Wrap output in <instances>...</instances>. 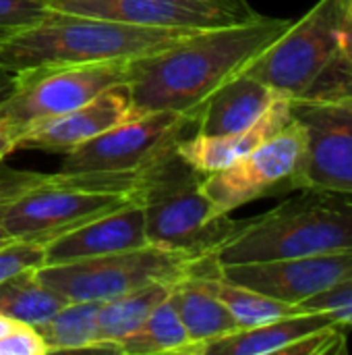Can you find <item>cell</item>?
I'll return each mask as SVG.
<instances>
[{
    "label": "cell",
    "instance_id": "6da1fadb",
    "mask_svg": "<svg viewBox=\"0 0 352 355\" xmlns=\"http://www.w3.org/2000/svg\"><path fill=\"white\" fill-rule=\"evenodd\" d=\"M293 19L257 15L249 21L199 29L129 62L127 89L137 114L170 110L193 121L199 106L272 46Z\"/></svg>",
    "mask_w": 352,
    "mask_h": 355
},
{
    "label": "cell",
    "instance_id": "7a4b0ae2",
    "mask_svg": "<svg viewBox=\"0 0 352 355\" xmlns=\"http://www.w3.org/2000/svg\"><path fill=\"white\" fill-rule=\"evenodd\" d=\"M178 137L143 166L133 196L143 208L149 245L201 260L216 256L245 227V220L216 214L201 185L203 173L183 158L176 148Z\"/></svg>",
    "mask_w": 352,
    "mask_h": 355
},
{
    "label": "cell",
    "instance_id": "3957f363",
    "mask_svg": "<svg viewBox=\"0 0 352 355\" xmlns=\"http://www.w3.org/2000/svg\"><path fill=\"white\" fill-rule=\"evenodd\" d=\"M199 29L141 27L120 21L50 12L0 44V67L21 73L41 67L135 60Z\"/></svg>",
    "mask_w": 352,
    "mask_h": 355
},
{
    "label": "cell",
    "instance_id": "277c9868",
    "mask_svg": "<svg viewBox=\"0 0 352 355\" xmlns=\"http://www.w3.org/2000/svg\"><path fill=\"white\" fill-rule=\"evenodd\" d=\"M352 250V196L309 191L278 208L247 218L245 227L218 250L216 262L249 264Z\"/></svg>",
    "mask_w": 352,
    "mask_h": 355
},
{
    "label": "cell",
    "instance_id": "5b68a950",
    "mask_svg": "<svg viewBox=\"0 0 352 355\" xmlns=\"http://www.w3.org/2000/svg\"><path fill=\"white\" fill-rule=\"evenodd\" d=\"M143 171V168H141ZM139 173H54L17 193L0 223L12 241L48 243L54 237L127 204Z\"/></svg>",
    "mask_w": 352,
    "mask_h": 355
},
{
    "label": "cell",
    "instance_id": "8992f818",
    "mask_svg": "<svg viewBox=\"0 0 352 355\" xmlns=\"http://www.w3.org/2000/svg\"><path fill=\"white\" fill-rule=\"evenodd\" d=\"M338 17L340 0H317L245 73L290 100L352 92L336 64Z\"/></svg>",
    "mask_w": 352,
    "mask_h": 355
},
{
    "label": "cell",
    "instance_id": "52a82bcc",
    "mask_svg": "<svg viewBox=\"0 0 352 355\" xmlns=\"http://www.w3.org/2000/svg\"><path fill=\"white\" fill-rule=\"evenodd\" d=\"M193 262L197 260L147 243L137 250L41 266L37 277L66 304H104L156 281H176L189 272Z\"/></svg>",
    "mask_w": 352,
    "mask_h": 355
},
{
    "label": "cell",
    "instance_id": "ba28073f",
    "mask_svg": "<svg viewBox=\"0 0 352 355\" xmlns=\"http://www.w3.org/2000/svg\"><path fill=\"white\" fill-rule=\"evenodd\" d=\"M131 60L41 67L17 73L15 89L0 102V119L12 135L79 108L102 92L127 83Z\"/></svg>",
    "mask_w": 352,
    "mask_h": 355
},
{
    "label": "cell",
    "instance_id": "9c48e42d",
    "mask_svg": "<svg viewBox=\"0 0 352 355\" xmlns=\"http://www.w3.org/2000/svg\"><path fill=\"white\" fill-rule=\"evenodd\" d=\"M305 152L303 127L293 119L284 129L257 146L234 164L203 175V191L216 214H230L237 208L299 189V173Z\"/></svg>",
    "mask_w": 352,
    "mask_h": 355
},
{
    "label": "cell",
    "instance_id": "30bf717a",
    "mask_svg": "<svg viewBox=\"0 0 352 355\" xmlns=\"http://www.w3.org/2000/svg\"><path fill=\"white\" fill-rule=\"evenodd\" d=\"M303 127L299 189L352 196V92L290 100Z\"/></svg>",
    "mask_w": 352,
    "mask_h": 355
},
{
    "label": "cell",
    "instance_id": "8fae6325",
    "mask_svg": "<svg viewBox=\"0 0 352 355\" xmlns=\"http://www.w3.org/2000/svg\"><path fill=\"white\" fill-rule=\"evenodd\" d=\"M191 129L189 116L170 110L137 114L64 154L58 173H139L170 139Z\"/></svg>",
    "mask_w": 352,
    "mask_h": 355
},
{
    "label": "cell",
    "instance_id": "7c38bea8",
    "mask_svg": "<svg viewBox=\"0 0 352 355\" xmlns=\"http://www.w3.org/2000/svg\"><path fill=\"white\" fill-rule=\"evenodd\" d=\"M52 12L100 17L141 27L212 29L259 12L247 0H46Z\"/></svg>",
    "mask_w": 352,
    "mask_h": 355
},
{
    "label": "cell",
    "instance_id": "4fadbf2b",
    "mask_svg": "<svg viewBox=\"0 0 352 355\" xmlns=\"http://www.w3.org/2000/svg\"><path fill=\"white\" fill-rule=\"evenodd\" d=\"M218 268L220 275L234 285L301 306L303 302L352 279V250L270 262L218 264Z\"/></svg>",
    "mask_w": 352,
    "mask_h": 355
},
{
    "label": "cell",
    "instance_id": "5bb4252c",
    "mask_svg": "<svg viewBox=\"0 0 352 355\" xmlns=\"http://www.w3.org/2000/svg\"><path fill=\"white\" fill-rule=\"evenodd\" d=\"M133 116H137V112L133 108L127 83H120L79 108L23 129L15 135V146L17 150H44L64 156Z\"/></svg>",
    "mask_w": 352,
    "mask_h": 355
},
{
    "label": "cell",
    "instance_id": "9a60e30c",
    "mask_svg": "<svg viewBox=\"0 0 352 355\" xmlns=\"http://www.w3.org/2000/svg\"><path fill=\"white\" fill-rule=\"evenodd\" d=\"M143 245H147L143 208L133 196L120 208L44 243V266L137 250Z\"/></svg>",
    "mask_w": 352,
    "mask_h": 355
},
{
    "label": "cell",
    "instance_id": "2e32d148",
    "mask_svg": "<svg viewBox=\"0 0 352 355\" xmlns=\"http://www.w3.org/2000/svg\"><path fill=\"white\" fill-rule=\"evenodd\" d=\"M293 119L290 98L280 96L251 127L228 135H199L187 131L178 137L176 148L193 168L207 175L245 158L266 139L284 129Z\"/></svg>",
    "mask_w": 352,
    "mask_h": 355
},
{
    "label": "cell",
    "instance_id": "e0dca14e",
    "mask_svg": "<svg viewBox=\"0 0 352 355\" xmlns=\"http://www.w3.org/2000/svg\"><path fill=\"white\" fill-rule=\"evenodd\" d=\"M276 89L249 73H239L222 83L195 112L193 133L228 135L251 127L280 98Z\"/></svg>",
    "mask_w": 352,
    "mask_h": 355
},
{
    "label": "cell",
    "instance_id": "ac0fdd59",
    "mask_svg": "<svg viewBox=\"0 0 352 355\" xmlns=\"http://www.w3.org/2000/svg\"><path fill=\"white\" fill-rule=\"evenodd\" d=\"M332 322L336 320L326 312L293 314L253 329H241L212 343L205 355H286L303 337Z\"/></svg>",
    "mask_w": 352,
    "mask_h": 355
},
{
    "label": "cell",
    "instance_id": "d6986e66",
    "mask_svg": "<svg viewBox=\"0 0 352 355\" xmlns=\"http://www.w3.org/2000/svg\"><path fill=\"white\" fill-rule=\"evenodd\" d=\"M172 302L180 322L197 347V355H205V349L212 343L241 331L226 306L193 275L191 268L176 281Z\"/></svg>",
    "mask_w": 352,
    "mask_h": 355
},
{
    "label": "cell",
    "instance_id": "ffe728a7",
    "mask_svg": "<svg viewBox=\"0 0 352 355\" xmlns=\"http://www.w3.org/2000/svg\"><path fill=\"white\" fill-rule=\"evenodd\" d=\"M176 281H156L116 300L100 304L98 352H114L118 341L135 333L154 314V310L170 297Z\"/></svg>",
    "mask_w": 352,
    "mask_h": 355
},
{
    "label": "cell",
    "instance_id": "44dd1931",
    "mask_svg": "<svg viewBox=\"0 0 352 355\" xmlns=\"http://www.w3.org/2000/svg\"><path fill=\"white\" fill-rule=\"evenodd\" d=\"M114 352L124 355H197V347L180 322L170 293V297L162 302L135 333L116 343Z\"/></svg>",
    "mask_w": 352,
    "mask_h": 355
},
{
    "label": "cell",
    "instance_id": "7402d4cb",
    "mask_svg": "<svg viewBox=\"0 0 352 355\" xmlns=\"http://www.w3.org/2000/svg\"><path fill=\"white\" fill-rule=\"evenodd\" d=\"M66 302L41 283L37 268H25L0 281V314L12 322L39 327Z\"/></svg>",
    "mask_w": 352,
    "mask_h": 355
},
{
    "label": "cell",
    "instance_id": "603a6c76",
    "mask_svg": "<svg viewBox=\"0 0 352 355\" xmlns=\"http://www.w3.org/2000/svg\"><path fill=\"white\" fill-rule=\"evenodd\" d=\"M98 312L100 304L95 302H68L54 316L35 327L48 354L98 349Z\"/></svg>",
    "mask_w": 352,
    "mask_h": 355
},
{
    "label": "cell",
    "instance_id": "cb8c5ba5",
    "mask_svg": "<svg viewBox=\"0 0 352 355\" xmlns=\"http://www.w3.org/2000/svg\"><path fill=\"white\" fill-rule=\"evenodd\" d=\"M46 0H0V44L50 15Z\"/></svg>",
    "mask_w": 352,
    "mask_h": 355
},
{
    "label": "cell",
    "instance_id": "d4e9b609",
    "mask_svg": "<svg viewBox=\"0 0 352 355\" xmlns=\"http://www.w3.org/2000/svg\"><path fill=\"white\" fill-rule=\"evenodd\" d=\"M305 312H326L338 324L352 329V279L301 304Z\"/></svg>",
    "mask_w": 352,
    "mask_h": 355
},
{
    "label": "cell",
    "instance_id": "484cf974",
    "mask_svg": "<svg viewBox=\"0 0 352 355\" xmlns=\"http://www.w3.org/2000/svg\"><path fill=\"white\" fill-rule=\"evenodd\" d=\"M44 266V245L12 241L0 248V281L21 272L25 268H41Z\"/></svg>",
    "mask_w": 352,
    "mask_h": 355
},
{
    "label": "cell",
    "instance_id": "4316f807",
    "mask_svg": "<svg viewBox=\"0 0 352 355\" xmlns=\"http://www.w3.org/2000/svg\"><path fill=\"white\" fill-rule=\"evenodd\" d=\"M44 173H33V171H19L12 166H6L4 160L0 162V216L4 206L21 191H25L27 187L35 185L37 181H41ZM12 243V239L6 235L2 223H0V248Z\"/></svg>",
    "mask_w": 352,
    "mask_h": 355
},
{
    "label": "cell",
    "instance_id": "83f0119b",
    "mask_svg": "<svg viewBox=\"0 0 352 355\" xmlns=\"http://www.w3.org/2000/svg\"><path fill=\"white\" fill-rule=\"evenodd\" d=\"M48 347L35 327L15 322L0 337V355H46Z\"/></svg>",
    "mask_w": 352,
    "mask_h": 355
},
{
    "label": "cell",
    "instance_id": "f1b7e54d",
    "mask_svg": "<svg viewBox=\"0 0 352 355\" xmlns=\"http://www.w3.org/2000/svg\"><path fill=\"white\" fill-rule=\"evenodd\" d=\"M338 71L352 89V0H340L338 17Z\"/></svg>",
    "mask_w": 352,
    "mask_h": 355
},
{
    "label": "cell",
    "instance_id": "f546056e",
    "mask_svg": "<svg viewBox=\"0 0 352 355\" xmlns=\"http://www.w3.org/2000/svg\"><path fill=\"white\" fill-rule=\"evenodd\" d=\"M15 85H17V73L0 67V102L15 89Z\"/></svg>",
    "mask_w": 352,
    "mask_h": 355
},
{
    "label": "cell",
    "instance_id": "4dcf8cb0",
    "mask_svg": "<svg viewBox=\"0 0 352 355\" xmlns=\"http://www.w3.org/2000/svg\"><path fill=\"white\" fill-rule=\"evenodd\" d=\"M12 152H17V146H15V135H0V162L10 156Z\"/></svg>",
    "mask_w": 352,
    "mask_h": 355
},
{
    "label": "cell",
    "instance_id": "1f68e13d",
    "mask_svg": "<svg viewBox=\"0 0 352 355\" xmlns=\"http://www.w3.org/2000/svg\"><path fill=\"white\" fill-rule=\"evenodd\" d=\"M12 324H15L12 320H8L6 316H2V314H0V337H2V335H4V333H6V331L12 327Z\"/></svg>",
    "mask_w": 352,
    "mask_h": 355
},
{
    "label": "cell",
    "instance_id": "d6a6232c",
    "mask_svg": "<svg viewBox=\"0 0 352 355\" xmlns=\"http://www.w3.org/2000/svg\"><path fill=\"white\" fill-rule=\"evenodd\" d=\"M0 135H12V133L8 131V127L2 123V119H0Z\"/></svg>",
    "mask_w": 352,
    "mask_h": 355
}]
</instances>
